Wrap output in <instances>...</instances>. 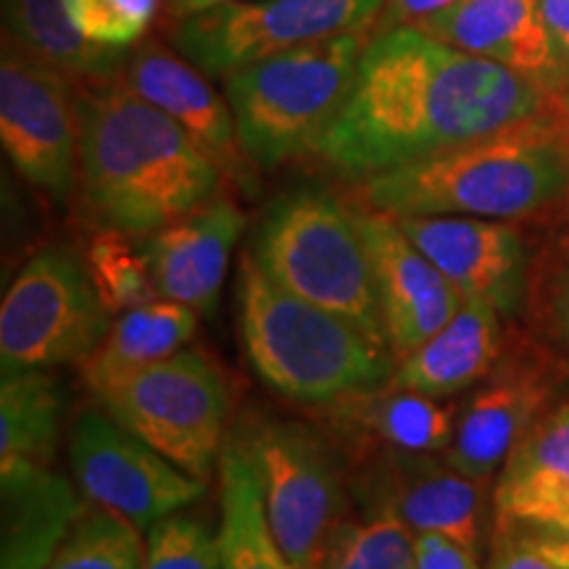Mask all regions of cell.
Listing matches in <instances>:
<instances>
[{"instance_id":"6da1fadb","label":"cell","mask_w":569,"mask_h":569,"mask_svg":"<svg viewBox=\"0 0 569 569\" xmlns=\"http://www.w3.org/2000/svg\"><path fill=\"white\" fill-rule=\"evenodd\" d=\"M551 90L419 27L369 38L351 96L315 153L351 180L488 138L546 111Z\"/></svg>"},{"instance_id":"7a4b0ae2","label":"cell","mask_w":569,"mask_h":569,"mask_svg":"<svg viewBox=\"0 0 569 569\" xmlns=\"http://www.w3.org/2000/svg\"><path fill=\"white\" fill-rule=\"evenodd\" d=\"M80 188L103 230L146 238L217 198L222 169L124 80L77 96Z\"/></svg>"},{"instance_id":"3957f363","label":"cell","mask_w":569,"mask_h":569,"mask_svg":"<svg viewBox=\"0 0 569 569\" xmlns=\"http://www.w3.org/2000/svg\"><path fill=\"white\" fill-rule=\"evenodd\" d=\"M569 190V148L543 113L361 182L369 209L390 217L519 219Z\"/></svg>"},{"instance_id":"277c9868","label":"cell","mask_w":569,"mask_h":569,"mask_svg":"<svg viewBox=\"0 0 569 569\" xmlns=\"http://www.w3.org/2000/svg\"><path fill=\"white\" fill-rule=\"evenodd\" d=\"M240 336L256 375L301 403H338L393 377V348L359 325L298 298L246 256L238 282Z\"/></svg>"},{"instance_id":"5b68a950","label":"cell","mask_w":569,"mask_h":569,"mask_svg":"<svg viewBox=\"0 0 569 569\" xmlns=\"http://www.w3.org/2000/svg\"><path fill=\"white\" fill-rule=\"evenodd\" d=\"M369 27L336 34L224 77L238 140L248 161L274 169L315 151L351 96Z\"/></svg>"},{"instance_id":"8992f818","label":"cell","mask_w":569,"mask_h":569,"mask_svg":"<svg viewBox=\"0 0 569 569\" xmlns=\"http://www.w3.org/2000/svg\"><path fill=\"white\" fill-rule=\"evenodd\" d=\"M251 259L280 288L388 343L365 234L340 198L317 188L277 198L261 217Z\"/></svg>"},{"instance_id":"52a82bcc","label":"cell","mask_w":569,"mask_h":569,"mask_svg":"<svg viewBox=\"0 0 569 569\" xmlns=\"http://www.w3.org/2000/svg\"><path fill=\"white\" fill-rule=\"evenodd\" d=\"M103 409L182 472L209 480L224 451L230 382L217 361L182 348L101 398Z\"/></svg>"},{"instance_id":"ba28073f","label":"cell","mask_w":569,"mask_h":569,"mask_svg":"<svg viewBox=\"0 0 569 569\" xmlns=\"http://www.w3.org/2000/svg\"><path fill=\"white\" fill-rule=\"evenodd\" d=\"M111 322L84 259L48 246L21 267L0 303V365L3 372L82 365Z\"/></svg>"},{"instance_id":"9c48e42d","label":"cell","mask_w":569,"mask_h":569,"mask_svg":"<svg viewBox=\"0 0 569 569\" xmlns=\"http://www.w3.org/2000/svg\"><path fill=\"white\" fill-rule=\"evenodd\" d=\"M259 478L269 530L296 569H319L343 519V482L317 432L288 419L256 417L232 436Z\"/></svg>"},{"instance_id":"30bf717a","label":"cell","mask_w":569,"mask_h":569,"mask_svg":"<svg viewBox=\"0 0 569 569\" xmlns=\"http://www.w3.org/2000/svg\"><path fill=\"white\" fill-rule=\"evenodd\" d=\"M386 0H232L177 19V53L209 77L272 59L336 34L365 30Z\"/></svg>"},{"instance_id":"8fae6325","label":"cell","mask_w":569,"mask_h":569,"mask_svg":"<svg viewBox=\"0 0 569 569\" xmlns=\"http://www.w3.org/2000/svg\"><path fill=\"white\" fill-rule=\"evenodd\" d=\"M69 459L82 496L130 519L140 532L206 493V480L182 472L106 409L74 419Z\"/></svg>"},{"instance_id":"7c38bea8","label":"cell","mask_w":569,"mask_h":569,"mask_svg":"<svg viewBox=\"0 0 569 569\" xmlns=\"http://www.w3.org/2000/svg\"><path fill=\"white\" fill-rule=\"evenodd\" d=\"M0 140L17 172L56 201L80 180L77 98L69 77L3 40L0 59Z\"/></svg>"},{"instance_id":"4fadbf2b","label":"cell","mask_w":569,"mask_h":569,"mask_svg":"<svg viewBox=\"0 0 569 569\" xmlns=\"http://www.w3.org/2000/svg\"><path fill=\"white\" fill-rule=\"evenodd\" d=\"M375 272L382 327L396 359L432 338L465 303V296L432 264L396 217L377 209H356Z\"/></svg>"},{"instance_id":"5bb4252c","label":"cell","mask_w":569,"mask_h":569,"mask_svg":"<svg viewBox=\"0 0 569 569\" xmlns=\"http://www.w3.org/2000/svg\"><path fill=\"white\" fill-rule=\"evenodd\" d=\"M411 243L465 298L515 315L528 290V251L515 227L480 217H396Z\"/></svg>"},{"instance_id":"9a60e30c","label":"cell","mask_w":569,"mask_h":569,"mask_svg":"<svg viewBox=\"0 0 569 569\" xmlns=\"http://www.w3.org/2000/svg\"><path fill=\"white\" fill-rule=\"evenodd\" d=\"M243 227V213L230 198H211L188 217L146 234L138 251L159 296L198 315L213 311Z\"/></svg>"},{"instance_id":"2e32d148","label":"cell","mask_w":569,"mask_h":569,"mask_svg":"<svg viewBox=\"0 0 569 569\" xmlns=\"http://www.w3.org/2000/svg\"><path fill=\"white\" fill-rule=\"evenodd\" d=\"M124 82L174 119L222 174L248 182V156L238 140V127L227 98L219 96L203 71L182 53L146 42L130 53L124 67Z\"/></svg>"},{"instance_id":"e0dca14e","label":"cell","mask_w":569,"mask_h":569,"mask_svg":"<svg viewBox=\"0 0 569 569\" xmlns=\"http://www.w3.org/2000/svg\"><path fill=\"white\" fill-rule=\"evenodd\" d=\"M419 30L459 51L522 71L551 92L567 82L546 32L540 0H457Z\"/></svg>"},{"instance_id":"ac0fdd59","label":"cell","mask_w":569,"mask_h":569,"mask_svg":"<svg viewBox=\"0 0 569 569\" xmlns=\"http://www.w3.org/2000/svg\"><path fill=\"white\" fill-rule=\"evenodd\" d=\"M0 569H42L80 519V496L51 467H0Z\"/></svg>"},{"instance_id":"d6986e66","label":"cell","mask_w":569,"mask_h":569,"mask_svg":"<svg viewBox=\"0 0 569 569\" xmlns=\"http://www.w3.org/2000/svg\"><path fill=\"white\" fill-rule=\"evenodd\" d=\"M501 351V315L478 298L461 309L422 346L398 359L393 386L430 398H448L490 375Z\"/></svg>"},{"instance_id":"ffe728a7","label":"cell","mask_w":569,"mask_h":569,"mask_svg":"<svg viewBox=\"0 0 569 569\" xmlns=\"http://www.w3.org/2000/svg\"><path fill=\"white\" fill-rule=\"evenodd\" d=\"M543 401L546 386L532 375L517 372L490 382L457 419L446 465L478 482L490 480L536 422Z\"/></svg>"},{"instance_id":"44dd1931","label":"cell","mask_w":569,"mask_h":569,"mask_svg":"<svg viewBox=\"0 0 569 569\" xmlns=\"http://www.w3.org/2000/svg\"><path fill=\"white\" fill-rule=\"evenodd\" d=\"M496 509L507 528H530L569 509V407L530 425L501 469Z\"/></svg>"},{"instance_id":"7402d4cb","label":"cell","mask_w":569,"mask_h":569,"mask_svg":"<svg viewBox=\"0 0 569 569\" xmlns=\"http://www.w3.org/2000/svg\"><path fill=\"white\" fill-rule=\"evenodd\" d=\"M396 475L382 490L388 503L415 536H443L478 553L482 538L480 482L448 467H432L427 459L390 453Z\"/></svg>"},{"instance_id":"603a6c76","label":"cell","mask_w":569,"mask_h":569,"mask_svg":"<svg viewBox=\"0 0 569 569\" xmlns=\"http://www.w3.org/2000/svg\"><path fill=\"white\" fill-rule=\"evenodd\" d=\"M196 330L198 311L169 298L117 315L101 346L82 361L84 386L98 398L109 396L142 369L188 348Z\"/></svg>"},{"instance_id":"cb8c5ba5","label":"cell","mask_w":569,"mask_h":569,"mask_svg":"<svg viewBox=\"0 0 569 569\" xmlns=\"http://www.w3.org/2000/svg\"><path fill=\"white\" fill-rule=\"evenodd\" d=\"M3 17L6 38L69 80L96 84L124 74L130 51L84 40L71 24L67 0H3Z\"/></svg>"},{"instance_id":"d4e9b609","label":"cell","mask_w":569,"mask_h":569,"mask_svg":"<svg viewBox=\"0 0 569 569\" xmlns=\"http://www.w3.org/2000/svg\"><path fill=\"white\" fill-rule=\"evenodd\" d=\"M340 422L403 457H430L453 438V411L417 390L375 388L338 401Z\"/></svg>"},{"instance_id":"484cf974","label":"cell","mask_w":569,"mask_h":569,"mask_svg":"<svg viewBox=\"0 0 569 569\" xmlns=\"http://www.w3.org/2000/svg\"><path fill=\"white\" fill-rule=\"evenodd\" d=\"M63 390L48 369H17L0 380V467H51Z\"/></svg>"},{"instance_id":"4316f807","label":"cell","mask_w":569,"mask_h":569,"mask_svg":"<svg viewBox=\"0 0 569 569\" xmlns=\"http://www.w3.org/2000/svg\"><path fill=\"white\" fill-rule=\"evenodd\" d=\"M219 540L224 569H296L269 530L259 478L243 446L234 438H230L219 459Z\"/></svg>"},{"instance_id":"83f0119b","label":"cell","mask_w":569,"mask_h":569,"mask_svg":"<svg viewBox=\"0 0 569 569\" xmlns=\"http://www.w3.org/2000/svg\"><path fill=\"white\" fill-rule=\"evenodd\" d=\"M319 569H417V536L388 503L340 519Z\"/></svg>"},{"instance_id":"f1b7e54d","label":"cell","mask_w":569,"mask_h":569,"mask_svg":"<svg viewBox=\"0 0 569 569\" xmlns=\"http://www.w3.org/2000/svg\"><path fill=\"white\" fill-rule=\"evenodd\" d=\"M146 543L130 519L106 509L82 511L42 569H142Z\"/></svg>"},{"instance_id":"f546056e","label":"cell","mask_w":569,"mask_h":569,"mask_svg":"<svg viewBox=\"0 0 569 569\" xmlns=\"http://www.w3.org/2000/svg\"><path fill=\"white\" fill-rule=\"evenodd\" d=\"M84 264L98 296L113 317L161 298L138 246H130L122 232L103 230L92 238Z\"/></svg>"},{"instance_id":"4dcf8cb0","label":"cell","mask_w":569,"mask_h":569,"mask_svg":"<svg viewBox=\"0 0 569 569\" xmlns=\"http://www.w3.org/2000/svg\"><path fill=\"white\" fill-rule=\"evenodd\" d=\"M146 532L142 569H224L222 540L203 519L174 511Z\"/></svg>"},{"instance_id":"1f68e13d","label":"cell","mask_w":569,"mask_h":569,"mask_svg":"<svg viewBox=\"0 0 569 569\" xmlns=\"http://www.w3.org/2000/svg\"><path fill=\"white\" fill-rule=\"evenodd\" d=\"M67 11L84 40L130 51L151 27L159 0H67Z\"/></svg>"},{"instance_id":"d6a6232c","label":"cell","mask_w":569,"mask_h":569,"mask_svg":"<svg viewBox=\"0 0 569 569\" xmlns=\"http://www.w3.org/2000/svg\"><path fill=\"white\" fill-rule=\"evenodd\" d=\"M490 569H567L559 561L546 557L528 540L515 536L511 530L498 528V538L493 546V557H490Z\"/></svg>"},{"instance_id":"836d02e7","label":"cell","mask_w":569,"mask_h":569,"mask_svg":"<svg viewBox=\"0 0 569 569\" xmlns=\"http://www.w3.org/2000/svg\"><path fill=\"white\" fill-rule=\"evenodd\" d=\"M498 528L511 530L515 536L528 540L530 546H536L538 551H543L546 557L569 569V509L546 519V522L530 525V528H507V525H498Z\"/></svg>"},{"instance_id":"e575fe53","label":"cell","mask_w":569,"mask_h":569,"mask_svg":"<svg viewBox=\"0 0 569 569\" xmlns=\"http://www.w3.org/2000/svg\"><path fill=\"white\" fill-rule=\"evenodd\" d=\"M417 569H480L478 553L443 536H417Z\"/></svg>"},{"instance_id":"d590c367","label":"cell","mask_w":569,"mask_h":569,"mask_svg":"<svg viewBox=\"0 0 569 569\" xmlns=\"http://www.w3.org/2000/svg\"><path fill=\"white\" fill-rule=\"evenodd\" d=\"M457 0H386V19H382L380 32L393 30V27H422L427 19L446 11Z\"/></svg>"},{"instance_id":"8d00e7d4","label":"cell","mask_w":569,"mask_h":569,"mask_svg":"<svg viewBox=\"0 0 569 569\" xmlns=\"http://www.w3.org/2000/svg\"><path fill=\"white\" fill-rule=\"evenodd\" d=\"M540 13L561 74L569 80V0H540Z\"/></svg>"},{"instance_id":"74e56055","label":"cell","mask_w":569,"mask_h":569,"mask_svg":"<svg viewBox=\"0 0 569 569\" xmlns=\"http://www.w3.org/2000/svg\"><path fill=\"white\" fill-rule=\"evenodd\" d=\"M551 322L557 327L559 338L569 343V261L553 280L551 290Z\"/></svg>"},{"instance_id":"f35d334b","label":"cell","mask_w":569,"mask_h":569,"mask_svg":"<svg viewBox=\"0 0 569 569\" xmlns=\"http://www.w3.org/2000/svg\"><path fill=\"white\" fill-rule=\"evenodd\" d=\"M219 3H232V0H169V9H172L177 19H182V17H190V13L206 11V9H211V6H219Z\"/></svg>"},{"instance_id":"ab89813d","label":"cell","mask_w":569,"mask_h":569,"mask_svg":"<svg viewBox=\"0 0 569 569\" xmlns=\"http://www.w3.org/2000/svg\"><path fill=\"white\" fill-rule=\"evenodd\" d=\"M565 111H567V117H569V92H567V98H565Z\"/></svg>"}]
</instances>
